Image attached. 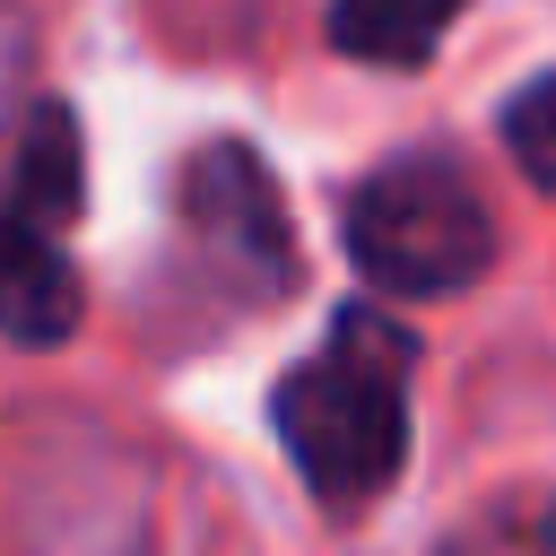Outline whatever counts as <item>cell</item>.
<instances>
[{
  "mask_svg": "<svg viewBox=\"0 0 556 556\" xmlns=\"http://www.w3.org/2000/svg\"><path fill=\"white\" fill-rule=\"evenodd\" d=\"M408 374H417V339L374 304H348L330 321V339L287 365L269 426H278L295 478L330 513H365L400 478V460H408Z\"/></svg>",
  "mask_w": 556,
  "mask_h": 556,
  "instance_id": "6da1fadb",
  "label": "cell"
},
{
  "mask_svg": "<svg viewBox=\"0 0 556 556\" xmlns=\"http://www.w3.org/2000/svg\"><path fill=\"white\" fill-rule=\"evenodd\" d=\"M339 235H348V261L382 287V295H460L486 278L495 261V217L486 200L469 191V174L452 156H382L348 208H339Z\"/></svg>",
  "mask_w": 556,
  "mask_h": 556,
  "instance_id": "7a4b0ae2",
  "label": "cell"
},
{
  "mask_svg": "<svg viewBox=\"0 0 556 556\" xmlns=\"http://www.w3.org/2000/svg\"><path fill=\"white\" fill-rule=\"evenodd\" d=\"M182 226L191 243L243 287V295H278L295 287V235H287V200L269 182V165L235 139L200 148L182 165Z\"/></svg>",
  "mask_w": 556,
  "mask_h": 556,
  "instance_id": "3957f363",
  "label": "cell"
},
{
  "mask_svg": "<svg viewBox=\"0 0 556 556\" xmlns=\"http://www.w3.org/2000/svg\"><path fill=\"white\" fill-rule=\"evenodd\" d=\"M78 330V269L61 252V226L0 200V339L61 348Z\"/></svg>",
  "mask_w": 556,
  "mask_h": 556,
  "instance_id": "277c9868",
  "label": "cell"
},
{
  "mask_svg": "<svg viewBox=\"0 0 556 556\" xmlns=\"http://www.w3.org/2000/svg\"><path fill=\"white\" fill-rule=\"evenodd\" d=\"M452 17L460 0H330V43L365 70H417Z\"/></svg>",
  "mask_w": 556,
  "mask_h": 556,
  "instance_id": "5b68a950",
  "label": "cell"
},
{
  "mask_svg": "<svg viewBox=\"0 0 556 556\" xmlns=\"http://www.w3.org/2000/svg\"><path fill=\"white\" fill-rule=\"evenodd\" d=\"M434 556H556V486H504L469 504Z\"/></svg>",
  "mask_w": 556,
  "mask_h": 556,
  "instance_id": "8992f818",
  "label": "cell"
},
{
  "mask_svg": "<svg viewBox=\"0 0 556 556\" xmlns=\"http://www.w3.org/2000/svg\"><path fill=\"white\" fill-rule=\"evenodd\" d=\"M504 148H513V165H521L539 191H556V70H539V78L513 87V104H504Z\"/></svg>",
  "mask_w": 556,
  "mask_h": 556,
  "instance_id": "52a82bcc",
  "label": "cell"
},
{
  "mask_svg": "<svg viewBox=\"0 0 556 556\" xmlns=\"http://www.w3.org/2000/svg\"><path fill=\"white\" fill-rule=\"evenodd\" d=\"M26 96H35V26H26L17 0H0V156H9V139H17Z\"/></svg>",
  "mask_w": 556,
  "mask_h": 556,
  "instance_id": "ba28073f",
  "label": "cell"
}]
</instances>
